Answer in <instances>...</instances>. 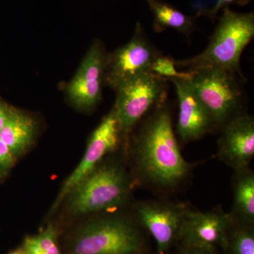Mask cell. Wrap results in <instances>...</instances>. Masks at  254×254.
<instances>
[{"instance_id": "30bf717a", "label": "cell", "mask_w": 254, "mask_h": 254, "mask_svg": "<svg viewBox=\"0 0 254 254\" xmlns=\"http://www.w3.org/2000/svg\"><path fill=\"white\" fill-rule=\"evenodd\" d=\"M189 208L184 203L144 200L137 203V218L154 239L159 254L166 253L180 238Z\"/></svg>"}, {"instance_id": "3957f363", "label": "cell", "mask_w": 254, "mask_h": 254, "mask_svg": "<svg viewBox=\"0 0 254 254\" xmlns=\"http://www.w3.org/2000/svg\"><path fill=\"white\" fill-rule=\"evenodd\" d=\"M129 180L118 164L98 165L65 197L71 215L110 211L126 202L130 193Z\"/></svg>"}, {"instance_id": "277c9868", "label": "cell", "mask_w": 254, "mask_h": 254, "mask_svg": "<svg viewBox=\"0 0 254 254\" xmlns=\"http://www.w3.org/2000/svg\"><path fill=\"white\" fill-rule=\"evenodd\" d=\"M143 249L139 232L120 216L97 219L83 225L73 236L71 254H138Z\"/></svg>"}, {"instance_id": "603a6c76", "label": "cell", "mask_w": 254, "mask_h": 254, "mask_svg": "<svg viewBox=\"0 0 254 254\" xmlns=\"http://www.w3.org/2000/svg\"><path fill=\"white\" fill-rule=\"evenodd\" d=\"M10 108L11 107L8 106L6 103L0 100V131L9 117Z\"/></svg>"}, {"instance_id": "2e32d148", "label": "cell", "mask_w": 254, "mask_h": 254, "mask_svg": "<svg viewBox=\"0 0 254 254\" xmlns=\"http://www.w3.org/2000/svg\"><path fill=\"white\" fill-rule=\"evenodd\" d=\"M153 14V28L157 32H162L166 28L190 36L195 28V19L187 16L173 5L161 0H145Z\"/></svg>"}, {"instance_id": "8fae6325", "label": "cell", "mask_w": 254, "mask_h": 254, "mask_svg": "<svg viewBox=\"0 0 254 254\" xmlns=\"http://www.w3.org/2000/svg\"><path fill=\"white\" fill-rule=\"evenodd\" d=\"M122 138L113 108L92 133L83 158L65 180L52 210H56L70 190L94 170L105 155L116 149Z\"/></svg>"}, {"instance_id": "9c48e42d", "label": "cell", "mask_w": 254, "mask_h": 254, "mask_svg": "<svg viewBox=\"0 0 254 254\" xmlns=\"http://www.w3.org/2000/svg\"><path fill=\"white\" fill-rule=\"evenodd\" d=\"M108 54L101 41L93 42L74 76L68 82L66 97L76 109L90 111L101 100Z\"/></svg>"}, {"instance_id": "ffe728a7", "label": "cell", "mask_w": 254, "mask_h": 254, "mask_svg": "<svg viewBox=\"0 0 254 254\" xmlns=\"http://www.w3.org/2000/svg\"><path fill=\"white\" fill-rule=\"evenodd\" d=\"M15 159L9 148L0 139V174L7 173L12 168Z\"/></svg>"}, {"instance_id": "ba28073f", "label": "cell", "mask_w": 254, "mask_h": 254, "mask_svg": "<svg viewBox=\"0 0 254 254\" xmlns=\"http://www.w3.org/2000/svg\"><path fill=\"white\" fill-rule=\"evenodd\" d=\"M232 215L220 208L200 212L189 208L182 226L180 240L188 250L213 254L219 247L227 249Z\"/></svg>"}, {"instance_id": "6da1fadb", "label": "cell", "mask_w": 254, "mask_h": 254, "mask_svg": "<svg viewBox=\"0 0 254 254\" xmlns=\"http://www.w3.org/2000/svg\"><path fill=\"white\" fill-rule=\"evenodd\" d=\"M133 155L141 178L158 188L170 190L182 184L192 166L185 160L174 133L167 105L155 108L133 140Z\"/></svg>"}, {"instance_id": "e0dca14e", "label": "cell", "mask_w": 254, "mask_h": 254, "mask_svg": "<svg viewBox=\"0 0 254 254\" xmlns=\"http://www.w3.org/2000/svg\"><path fill=\"white\" fill-rule=\"evenodd\" d=\"M25 254H61L58 242V230L53 225L38 235L25 239L23 249Z\"/></svg>"}, {"instance_id": "5bb4252c", "label": "cell", "mask_w": 254, "mask_h": 254, "mask_svg": "<svg viewBox=\"0 0 254 254\" xmlns=\"http://www.w3.org/2000/svg\"><path fill=\"white\" fill-rule=\"evenodd\" d=\"M37 123L30 114L11 107L9 117L0 131V139L15 158L24 154L34 143Z\"/></svg>"}, {"instance_id": "7402d4cb", "label": "cell", "mask_w": 254, "mask_h": 254, "mask_svg": "<svg viewBox=\"0 0 254 254\" xmlns=\"http://www.w3.org/2000/svg\"><path fill=\"white\" fill-rule=\"evenodd\" d=\"M217 0H193V4L197 10V15L206 16L215 6Z\"/></svg>"}, {"instance_id": "9a60e30c", "label": "cell", "mask_w": 254, "mask_h": 254, "mask_svg": "<svg viewBox=\"0 0 254 254\" xmlns=\"http://www.w3.org/2000/svg\"><path fill=\"white\" fill-rule=\"evenodd\" d=\"M233 180L232 218L253 225L254 222V174L250 168L237 170Z\"/></svg>"}, {"instance_id": "8992f818", "label": "cell", "mask_w": 254, "mask_h": 254, "mask_svg": "<svg viewBox=\"0 0 254 254\" xmlns=\"http://www.w3.org/2000/svg\"><path fill=\"white\" fill-rule=\"evenodd\" d=\"M166 78L153 71L142 73L118 87L113 106L124 141L127 142L138 122L150 110L165 104Z\"/></svg>"}, {"instance_id": "7a4b0ae2", "label": "cell", "mask_w": 254, "mask_h": 254, "mask_svg": "<svg viewBox=\"0 0 254 254\" xmlns=\"http://www.w3.org/2000/svg\"><path fill=\"white\" fill-rule=\"evenodd\" d=\"M254 37V13L235 12L227 6L204 51L192 58L175 60V65L186 71L220 68L245 78L241 71V56Z\"/></svg>"}, {"instance_id": "ac0fdd59", "label": "cell", "mask_w": 254, "mask_h": 254, "mask_svg": "<svg viewBox=\"0 0 254 254\" xmlns=\"http://www.w3.org/2000/svg\"><path fill=\"white\" fill-rule=\"evenodd\" d=\"M241 225L229 232L227 248L232 254H254V233L252 225L240 222Z\"/></svg>"}, {"instance_id": "7c38bea8", "label": "cell", "mask_w": 254, "mask_h": 254, "mask_svg": "<svg viewBox=\"0 0 254 254\" xmlns=\"http://www.w3.org/2000/svg\"><path fill=\"white\" fill-rule=\"evenodd\" d=\"M179 101L177 132L182 143L196 141L215 128L211 115L195 93L190 80L170 78Z\"/></svg>"}, {"instance_id": "44dd1931", "label": "cell", "mask_w": 254, "mask_h": 254, "mask_svg": "<svg viewBox=\"0 0 254 254\" xmlns=\"http://www.w3.org/2000/svg\"><path fill=\"white\" fill-rule=\"evenodd\" d=\"M247 1L248 0H217L213 9L210 10L205 16L210 18H215L219 11L222 8L227 7L228 5L235 4V3L239 4H246Z\"/></svg>"}, {"instance_id": "4fadbf2b", "label": "cell", "mask_w": 254, "mask_h": 254, "mask_svg": "<svg viewBox=\"0 0 254 254\" xmlns=\"http://www.w3.org/2000/svg\"><path fill=\"white\" fill-rule=\"evenodd\" d=\"M218 141L219 158L235 171L250 168L254 155V120L244 113L224 125Z\"/></svg>"}, {"instance_id": "d4e9b609", "label": "cell", "mask_w": 254, "mask_h": 254, "mask_svg": "<svg viewBox=\"0 0 254 254\" xmlns=\"http://www.w3.org/2000/svg\"><path fill=\"white\" fill-rule=\"evenodd\" d=\"M9 254H25V253L23 252V250H17L11 252V253Z\"/></svg>"}, {"instance_id": "5b68a950", "label": "cell", "mask_w": 254, "mask_h": 254, "mask_svg": "<svg viewBox=\"0 0 254 254\" xmlns=\"http://www.w3.org/2000/svg\"><path fill=\"white\" fill-rule=\"evenodd\" d=\"M190 72L193 90L211 115L216 129L244 114L245 95L240 82V78H245L220 68H203Z\"/></svg>"}, {"instance_id": "cb8c5ba5", "label": "cell", "mask_w": 254, "mask_h": 254, "mask_svg": "<svg viewBox=\"0 0 254 254\" xmlns=\"http://www.w3.org/2000/svg\"><path fill=\"white\" fill-rule=\"evenodd\" d=\"M184 254H210L206 252H201V251L188 250Z\"/></svg>"}, {"instance_id": "d6986e66", "label": "cell", "mask_w": 254, "mask_h": 254, "mask_svg": "<svg viewBox=\"0 0 254 254\" xmlns=\"http://www.w3.org/2000/svg\"><path fill=\"white\" fill-rule=\"evenodd\" d=\"M176 68L175 60L173 58L160 55L153 62L151 71L167 80L170 78L191 79L192 73L190 71H178Z\"/></svg>"}, {"instance_id": "52a82bcc", "label": "cell", "mask_w": 254, "mask_h": 254, "mask_svg": "<svg viewBox=\"0 0 254 254\" xmlns=\"http://www.w3.org/2000/svg\"><path fill=\"white\" fill-rule=\"evenodd\" d=\"M160 55L138 21L131 39L113 53H108L104 84L115 91L132 78L151 71L153 62Z\"/></svg>"}]
</instances>
